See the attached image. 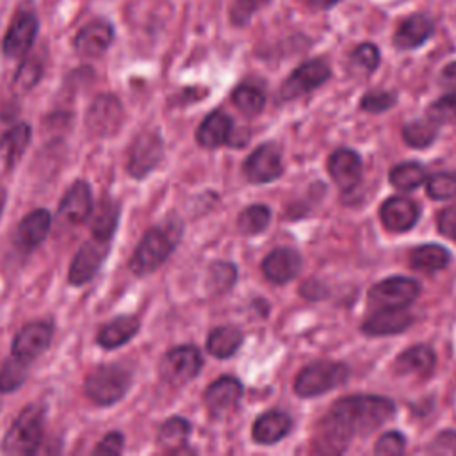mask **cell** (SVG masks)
Returning a JSON list of instances; mask_svg holds the SVG:
<instances>
[{"label": "cell", "mask_w": 456, "mask_h": 456, "mask_svg": "<svg viewBox=\"0 0 456 456\" xmlns=\"http://www.w3.org/2000/svg\"><path fill=\"white\" fill-rule=\"evenodd\" d=\"M394 403L381 395H349L338 399L321 424L319 449L342 452L353 436H367L394 415Z\"/></svg>", "instance_id": "obj_1"}, {"label": "cell", "mask_w": 456, "mask_h": 456, "mask_svg": "<svg viewBox=\"0 0 456 456\" xmlns=\"http://www.w3.org/2000/svg\"><path fill=\"white\" fill-rule=\"evenodd\" d=\"M180 239V228L173 224L166 226H153L150 228L141 242L137 244L132 258H130V269L137 276H144L159 269L167 256L173 253L176 242Z\"/></svg>", "instance_id": "obj_2"}, {"label": "cell", "mask_w": 456, "mask_h": 456, "mask_svg": "<svg viewBox=\"0 0 456 456\" xmlns=\"http://www.w3.org/2000/svg\"><path fill=\"white\" fill-rule=\"evenodd\" d=\"M45 404L34 403L27 406L7 429L2 451L5 454H34L43 440Z\"/></svg>", "instance_id": "obj_3"}, {"label": "cell", "mask_w": 456, "mask_h": 456, "mask_svg": "<svg viewBox=\"0 0 456 456\" xmlns=\"http://www.w3.org/2000/svg\"><path fill=\"white\" fill-rule=\"evenodd\" d=\"M132 383V372L119 363L96 367L84 381L87 397L100 406H109L125 397Z\"/></svg>", "instance_id": "obj_4"}, {"label": "cell", "mask_w": 456, "mask_h": 456, "mask_svg": "<svg viewBox=\"0 0 456 456\" xmlns=\"http://www.w3.org/2000/svg\"><path fill=\"white\" fill-rule=\"evenodd\" d=\"M349 376V370L342 363L333 362H315L306 365L294 379V390L301 397L321 395L338 385H342Z\"/></svg>", "instance_id": "obj_5"}, {"label": "cell", "mask_w": 456, "mask_h": 456, "mask_svg": "<svg viewBox=\"0 0 456 456\" xmlns=\"http://www.w3.org/2000/svg\"><path fill=\"white\" fill-rule=\"evenodd\" d=\"M123 105L114 94H100L93 100L86 114V126L93 135L109 137L114 135L123 125Z\"/></svg>", "instance_id": "obj_6"}, {"label": "cell", "mask_w": 456, "mask_h": 456, "mask_svg": "<svg viewBox=\"0 0 456 456\" xmlns=\"http://www.w3.org/2000/svg\"><path fill=\"white\" fill-rule=\"evenodd\" d=\"M164 153V142L157 130L141 132L128 151L126 169L134 178H144L160 162Z\"/></svg>", "instance_id": "obj_7"}, {"label": "cell", "mask_w": 456, "mask_h": 456, "mask_svg": "<svg viewBox=\"0 0 456 456\" xmlns=\"http://www.w3.org/2000/svg\"><path fill=\"white\" fill-rule=\"evenodd\" d=\"M203 365L201 354L194 346H178L169 349L160 362V376L171 385H183L194 379Z\"/></svg>", "instance_id": "obj_8"}, {"label": "cell", "mask_w": 456, "mask_h": 456, "mask_svg": "<svg viewBox=\"0 0 456 456\" xmlns=\"http://www.w3.org/2000/svg\"><path fill=\"white\" fill-rule=\"evenodd\" d=\"M420 285L406 276H392L378 281L369 290V303L378 308L406 306L419 296Z\"/></svg>", "instance_id": "obj_9"}, {"label": "cell", "mask_w": 456, "mask_h": 456, "mask_svg": "<svg viewBox=\"0 0 456 456\" xmlns=\"http://www.w3.org/2000/svg\"><path fill=\"white\" fill-rule=\"evenodd\" d=\"M330 66L321 59H312L296 68L281 86V98L294 100L303 96L330 78Z\"/></svg>", "instance_id": "obj_10"}, {"label": "cell", "mask_w": 456, "mask_h": 456, "mask_svg": "<svg viewBox=\"0 0 456 456\" xmlns=\"http://www.w3.org/2000/svg\"><path fill=\"white\" fill-rule=\"evenodd\" d=\"M109 251H110L109 240L93 239V240L84 242L69 265V274H68L69 283L75 287H80V285L91 281L94 278V274L98 273L100 265L103 264L105 256L109 255Z\"/></svg>", "instance_id": "obj_11"}, {"label": "cell", "mask_w": 456, "mask_h": 456, "mask_svg": "<svg viewBox=\"0 0 456 456\" xmlns=\"http://www.w3.org/2000/svg\"><path fill=\"white\" fill-rule=\"evenodd\" d=\"M52 337H53V328L50 322H43V321L30 322L23 326L12 338L11 353L20 360L30 363L48 349Z\"/></svg>", "instance_id": "obj_12"}, {"label": "cell", "mask_w": 456, "mask_h": 456, "mask_svg": "<svg viewBox=\"0 0 456 456\" xmlns=\"http://www.w3.org/2000/svg\"><path fill=\"white\" fill-rule=\"evenodd\" d=\"M244 175L251 183H267L281 175V153L278 144H260L244 162Z\"/></svg>", "instance_id": "obj_13"}, {"label": "cell", "mask_w": 456, "mask_h": 456, "mask_svg": "<svg viewBox=\"0 0 456 456\" xmlns=\"http://www.w3.org/2000/svg\"><path fill=\"white\" fill-rule=\"evenodd\" d=\"M39 30V21L32 12H18L7 28L2 43V50L5 57H21L25 55Z\"/></svg>", "instance_id": "obj_14"}, {"label": "cell", "mask_w": 456, "mask_h": 456, "mask_svg": "<svg viewBox=\"0 0 456 456\" xmlns=\"http://www.w3.org/2000/svg\"><path fill=\"white\" fill-rule=\"evenodd\" d=\"M411 322L413 317L404 310V306H385L378 308L362 322V331L370 337L394 335L404 331Z\"/></svg>", "instance_id": "obj_15"}, {"label": "cell", "mask_w": 456, "mask_h": 456, "mask_svg": "<svg viewBox=\"0 0 456 456\" xmlns=\"http://www.w3.org/2000/svg\"><path fill=\"white\" fill-rule=\"evenodd\" d=\"M242 385L237 378L223 376L216 379L205 392V404L214 417H223L239 404Z\"/></svg>", "instance_id": "obj_16"}, {"label": "cell", "mask_w": 456, "mask_h": 456, "mask_svg": "<svg viewBox=\"0 0 456 456\" xmlns=\"http://www.w3.org/2000/svg\"><path fill=\"white\" fill-rule=\"evenodd\" d=\"M93 210V192L87 182H75L61 200L59 216L69 224L84 223Z\"/></svg>", "instance_id": "obj_17"}, {"label": "cell", "mask_w": 456, "mask_h": 456, "mask_svg": "<svg viewBox=\"0 0 456 456\" xmlns=\"http://www.w3.org/2000/svg\"><path fill=\"white\" fill-rule=\"evenodd\" d=\"M301 256L292 248H276L262 262L264 276L273 283H287L297 276Z\"/></svg>", "instance_id": "obj_18"}, {"label": "cell", "mask_w": 456, "mask_h": 456, "mask_svg": "<svg viewBox=\"0 0 456 456\" xmlns=\"http://www.w3.org/2000/svg\"><path fill=\"white\" fill-rule=\"evenodd\" d=\"M114 39V28L107 21H91L75 37V50L82 57L102 55Z\"/></svg>", "instance_id": "obj_19"}, {"label": "cell", "mask_w": 456, "mask_h": 456, "mask_svg": "<svg viewBox=\"0 0 456 456\" xmlns=\"http://www.w3.org/2000/svg\"><path fill=\"white\" fill-rule=\"evenodd\" d=\"M379 216L383 224L392 232H406L410 230L417 219H419V207L415 201L403 198V196H392L388 198L381 208Z\"/></svg>", "instance_id": "obj_20"}, {"label": "cell", "mask_w": 456, "mask_h": 456, "mask_svg": "<svg viewBox=\"0 0 456 456\" xmlns=\"http://www.w3.org/2000/svg\"><path fill=\"white\" fill-rule=\"evenodd\" d=\"M328 169H330L333 182L344 191L356 187V183L362 178V160H360L358 153L353 150L342 148V150H337L335 153H331Z\"/></svg>", "instance_id": "obj_21"}, {"label": "cell", "mask_w": 456, "mask_h": 456, "mask_svg": "<svg viewBox=\"0 0 456 456\" xmlns=\"http://www.w3.org/2000/svg\"><path fill=\"white\" fill-rule=\"evenodd\" d=\"M435 32V23L426 14L408 16L394 36V45L399 50H411L424 45Z\"/></svg>", "instance_id": "obj_22"}, {"label": "cell", "mask_w": 456, "mask_h": 456, "mask_svg": "<svg viewBox=\"0 0 456 456\" xmlns=\"http://www.w3.org/2000/svg\"><path fill=\"white\" fill-rule=\"evenodd\" d=\"M50 226H52V214L45 208H37L27 214L20 221L18 232H16V242L23 249H34L46 239Z\"/></svg>", "instance_id": "obj_23"}, {"label": "cell", "mask_w": 456, "mask_h": 456, "mask_svg": "<svg viewBox=\"0 0 456 456\" xmlns=\"http://www.w3.org/2000/svg\"><path fill=\"white\" fill-rule=\"evenodd\" d=\"M139 328L141 322L135 315H119L100 330L96 340L103 349H116L132 340L137 335Z\"/></svg>", "instance_id": "obj_24"}, {"label": "cell", "mask_w": 456, "mask_h": 456, "mask_svg": "<svg viewBox=\"0 0 456 456\" xmlns=\"http://www.w3.org/2000/svg\"><path fill=\"white\" fill-rule=\"evenodd\" d=\"M32 137V128L27 123H16L0 137V157L5 167H14L23 157Z\"/></svg>", "instance_id": "obj_25"}, {"label": "cell", "mask_w": 456, "mask_h": 456, "mask_svg": "<svg viewBox=\"0 0 456 456\" xmlns=\"http://www.w3.org/2000/svg\"><path fill=\"white\" fill-rule=\"evenodd\" d=\"M232 128V118L221 110H214L198 126L196 139L203 148H217L228 142Z\"/></svg>", "instance_id": "obj_26"}, {"label": "cell", "mask_w": 456, "mask_h": 456, "mask_svg": "<svg viewBox=\"0 0 456 456\" xmlns=\"http://www.w3.org/2000/svg\"><path fill=\"white\" fill-rule=\"evenodd\" d=\"M290 417L283 411L273 410L258 417V420L253 426V438L258 444H276L290 431Z\"/></svg>", "instance_id": "obj_27"}, {"label": "cell", "mask_w": 456, "mask_h": 456, "mask_svg": "<svg viewBox=\"0 0 456 456\" xmlns=\"http://www.w3.org/2000/svg\"><path fill=\"white\" fill-rule=\"evenodd\" d=\"M436 356L428 346H413L406 351H403L395 363L394 369L399 374H428L435 367Z\"/></svg>", "instance_id": "obj_28"}, {"label": "cell", "mask_w": 456, "mask_h": 456, "mask_svg": "<svg viewBox=\"0 0 456 456\" xmlns=\"http://www.w3.org/2000/svg\"><path fill=\"white\" fill-rule=\"evenodd\" d=\"M242 344V333L233 326H219L208 333L207 351L216 358H230Z\"/></svg>", "instance_id": "obj_29"}, {"label": "cell", "mask_w": 456, "mask_h": 456, "mask_svg": "<svg viewBox=\"0 0 456 456\" xmlns=\"http://www.w3.org/2000/svg\"><path fill=\"white\" fill-rule=\"evenodd\" d=\"M118 219H119V203L107 198L98 205V210L93 217L91 223V230H93V237L98 240H109L112 239L116 226H118Z\"/></svg>", "instance_id": "obj_30"}, {"label": "cell", "mask_w": 456, "mask_h": 456, "mask_svg": "<svg viewBox=\"0 0 456 456\" xmlns=\"http://www.w3.org/2000/svg\"><path fill=\"white\" fill-rule=\"evenodd\" d=\"M451 260L449 251L440 246V244H424L419 246L411 251V267L424 271V273H433L444 269Z\"/></svg>", "instance_id": "obj_31"}, {"label": "cell", "mask_w": 456, "mask_h": 456, "mask_svg": "<svg viewBox=\"0 0 456 456\" xmlns=\"http://www.w3.org/2000/svg\"><path fill=\"white\" fill-rule=\"evenodd\" d=\"M388 180L399 191H413L426 180V169L419 162H403L390 169Z\"/></svg>", "instance_id": "obj_32"}, {"label": "cell", "mask_w": 456, "mask_h": 456, "mask_svg": "<svg viewBox=\"0 0 456 456\" xmlns=\"http://www.w3.org/2000/svg\"><path fill=\"white\" fill-rule=\"evenodd\" d=\"M191 424L182 417L167 419L159 429V444L167 451H178L187 444Z\"/></svg>", "instance_id": "obj_33"}, {"label": "cell", "mask_w": 456, "mask_h": 456, "mask_svg": "<svg viewBox=\"0 0 456 456\" xmlns=\"http://www.w3.org/2000/svg\"><path fill=\"white\" fill-rule=\"evenodd\" d=\"M28 376V363L20 360L18 356L11 354L2 365H0V392H14L20 388Z\"/></svg>", "instance_id": "obj_34"}, {"label": "cell", "mask_w": 456, "mask_h": 456, "mask_svg": "<svg viewBox=\"0 0 456 456\" xmlns=\"http://www.w3.org/2000/svg\"><path fill=\"white\" fill-rule=\"evenodd\" d=\"M271 221V210L265 205H251L244 208L237 219V228L244 235H255L265 230Z\"/></svg>", "instance_id": "obj_35"}, {"label": "cell", "mask_w": 456, "mask_h": 456, "mask_svg": "<svg viewBox=\"0 0 456 456\" xmlns=\"http://www.w3.org/2000/svg\"><path fill=\"white\" fill-rule=\"evenodd\" d=\"M41 75H43V62L37 57H28L20 64L12 78V89L18 94H23L39 82Z\"/></svg>", "instance_id": "obj_36"}, {"label": "cell", "mask_w": 456, "mask_h": 456, "mask_svg": "<svg viewBox=\"0 0 456 456\" xmlns=\"http://www.w3.org/2000/svg\"><path fill=\"white\" fill-rule=\"evenodd\" d=\"M436 137V125L433 121H410L403 126V139L411 148H426Z\"/></svg>", "instance_id": "obj_37"}, {"label": "cell", "mask_w": 456, "mask_h": 456, "mask_svg": "<svg viewBox=\"0 0 456 456\" xmlns=\"http://www.w3.org/2000/svg\"><path fill=\"white\" fill-rule=\"evenodd\" d=\"M232 98H233V103L237 105V109L240 112H244L246 116H256L264 109V103H265L262 91L253 86H246V84L239 86L232 93Z\"/></svg>", "instance_id": "obj_38"}, {"label": "cell", "mask_w": 456, "mask_h": 456, "mask_svg": "<svg viewBox=\"0 0 456 456\" xmlns=\"http://www.w3.org/2000/svg\"><path fill=\"white\" fill-rule=\"evenodd\" d=\"M428 119L435 125L456 123V94H445L428 107Z\"/></svg>", "instance_id": "obj_39"}, {"label": "cell", "mask_w": 456, "mask_h": 456, "mask_svg": "<svg viewBox=\"0 0 456 456\" xmlns=\"http://www.w3.org/2000/svg\"><path fill=\"white\" fill-rule=\"evenodd\" d=\"M426 191L433 200H449L456 196V175L444 171L428 178Z\"/></svg>", "instance_id": "obj_40"}, {"label": "cell", "mask_w": 456, "mask_h": 456, "mask_svg": "<svg viewBox=\"0 0 456 456\" xmlns=\"http://www.w3.org/2000/svg\"><path fill=\"white\" fill-rule=\"evenodd\" d=\"M210 283L214 289L224 292L237 280V267L230 262H216L210 265Z\"/></svg>", "instance_id": "obj_41"}, {"label": "cell", "mask_w": 456, "mask_h": 456, "mask_svg": "<svg viewBox=\"0 0 456 456\" xmlns=\"http://www.w3.org/2000/svg\"><path fill=\"white\" fill-rule=\"evenodd\" d=\"M351 61L363 71H372L379 64V50L372 43H362L351 53Z\"/></svg>", "instance_id": "obj_42"}, {"label": "cell", "mask_w": 456, "mask_h": 456, "mask_svg": "<svg viewBox=\"0 0 456 456\" xmlns=\"http://www.w3.org/2000/svg\"><path fill=\"white\" fill-rule=\"evenodd\" d=\"M394 103H395V94H392L388 91H372L362 98L360 107L367 112L379 114V112L388 110Z\"/></svg>", "instance_id": "obj_43"}, {"label": "cell", "mask_w": 456, "mask_h": 456, "mask_svg": "<svg viewBox=\"0 0 456 456\" xmlns=\"http://www.w3.org/2000/svg\"><path fill=\"white\" fill-rule=\"evenodd\" d=\"M404 445H406V440L399 431H388L378 438V442L374 445V452L383 454V456L401 454L404 451Z\"/></svg>", "instance_id": "obj_44"}, {"label": "cell", "mask_w": 456, "mask_h": 456, "mask_svg": "<svg viewBox=\"0 0 456 456\" xmlns=\"http://www.w3.org/2000/svg\"><path fill=\"white\" fill-rule=\"evenodd\" d=\"M271 0H235L232 7V21L235 25H244L249 21V18L264 5H267Z\"/></svg>", "instance_id": "obj_45"}, {"label": "cell", "mask_w": 456, "mask_h": 456, "mask_svg": "<svg viewBox=\"0 0 456 456\" xmlns=\"http://www.w3.org/2000/svg\"><path fill=\"white\" fill-rule=\"evenodd\" d=\"M125 438L119 431L107 433L93 449V454H119L123 451Z\"/></svg>", "instance_id": "obj_46"}, {"label": "cell", "mask_w": 456, "mask_h": 456, "mask_svg": "<svg viewBox=\"0 0 456 456\" xmlns=\"http://www.w3.org/2000/svg\"><path fill=\"white\" fill-rule=\"evenodd\" d=\"M438 230L442 235L456 240V205L454 207H449V208H444L440 214H438Z\"/></svg>", "instance_id": "obj_47"}, {"label": "cell", "mask_w": 456, "mask_h": 456, "mask_svg": "<svg viewBox=\"0 0 456 456\" xmlns=\"http://www.w3.org/2000/svg\"><path fill=\"white\" fill-rule=\"evenodd\" d=\"M248 141H249V132L246 128H235V130L232 128L226 144H230V146H244Z\"/></svg>", "instance_id": "obj_48"}, {"label": "cell", "mask_w": 456, "mask_h": 456, "mask_svg": "<svg viewBox=\"0 0 456 456\" xmlns=\"http://www.w3.org/2000/svg\"><path fill=\"white\" fill-rule=\"evenodd\" d=\"M440 80L447 87H456V61L447 64L440 75Z\"/></svg>", "instance_id": "obj_49"}, {"label": "cell", "mask_w": 456, "mask_h": 456, "mask_svg": "<svg viewBox=\"0 0 456 456\" xmlns=\"http://www.w3.org/2000/svg\"><path fill=\"white\" fill-rule=\"evenodd\" d=\"M306 2L310 7H315V9H330L335 4H338L340 0H306Z\"/></svg>", "instance_id": "obj_50"}, {"label": "cell", "mask_w": 456, "mask_h": 456, "mask_svg": "<svg viewBox=\"0 0 456 456\" xmlns=\"http://www.w3.org/2000/svg\"><path fill=\"white\" fill-rule=\"evenodd\" d=\"M4 205H5V189L0 185V216H2Z\"/></svg>", "instance_id": "obj_51"}]
</instances>
